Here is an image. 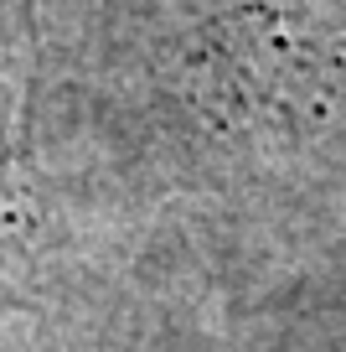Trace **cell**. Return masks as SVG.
<instances>
[{
    "mask_svg": "<svg viewBox=\"0 0 346 352\" xmlns=\"http://www.w3.org/2000/svg\"><path fill=\"white\" fill-rule=\"evenodd\" d=\"M21 120H26V42L21 6L0 0V176L21 161Z\"/></svg>",
    "mask_w": 346,
    "mask_h": 352,
    "instance_id": "obj_1",
    "label": "cell"
}]
</instances>
